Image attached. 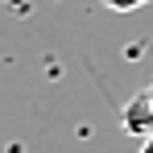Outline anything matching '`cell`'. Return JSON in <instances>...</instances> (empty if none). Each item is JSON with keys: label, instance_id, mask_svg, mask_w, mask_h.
<instances>
[{"label": "cell", "instance_id": "6da1fadb", "mask_svg": "<svg viewBox=\"0 0 153 153\" xmlns=\"http://www.w3.org/2000/svg\"><path fill=\"white\" fill-rule=\"evenodd\" d=\"M120 124H124V132L141 137V141H145V137H153V95H149V87H145V91H137V95L124 103Z\"/></svg>", "mask_w": 153, "mask_h": 153}, {"label": "cell", "instance_id": "7a4b0ae2", "mask_svg": "<svg viewBox=\"0 0 153 153\" xmlns=\"http://www.w3.org/2000/svg\"><path fill=\"white\" fill-rule=\"evenodd\" d=\"M103 8H112V13H137V8H145L149 0H100Z\"/></svg>", "mask_w": 153, "mask_h": 153}, {"label": "cell", "instance_id": "3957f363", "mask_svg": "<svg viewBox=\"0 0 153 153\" xmlns=\"http://www.w3.org/2000/svg\"><path fill=\"white\" fill-rule=\"evenodd\" d=\"M141 153H153V137H145V145H141Z\"/></svg>", "mask_w": 153, "mask_h": 153}, {"label": "cell", "instance_id": "277c9868", "mask_svg": "<svg viewBox=\"0 0 153 153\" xmlns=\"http://www.w3.org/2000/svg\"><path fill=\"white\" fill-rule=\"evenodd\" d=\"M149 95H153V83H149Z\"/></svg>", "mask_w": 153, "mask_h": 153}]
</instances>
